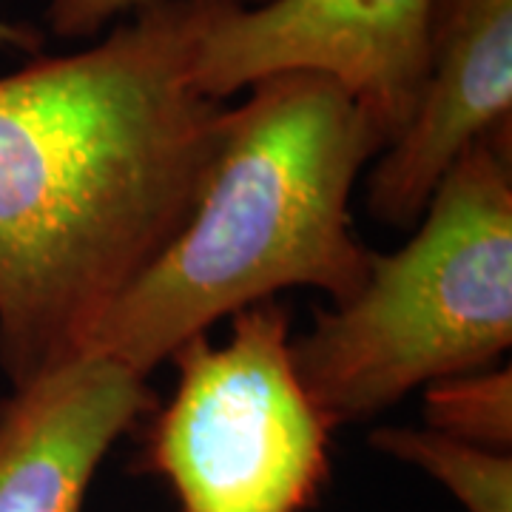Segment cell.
Returning a JSON list of instances; mask_svg holds the SVG:
<instances>
[{
    "mask_svg": "<svg viewBox=\"0 0 512 512\" xmlns=\"http://www.w3.org/2000/svg\"><path fill=\"white\" fill-rule=\"evenodd\" d=\"M291 316L268 299L231 316V339L191 336L148 433V464L180 512H305L328 478V419L293 367Z\"/></svg>",
    "mask_w": 512,
    "mask_h": 512,
    "instance_id": "cell-4",
    "label": "cell"
},
{
    "mask_svg": "<svg viewBox=\"0 0 512 512\" xmlns=\"http://www.w3.org/2000/svg\"><path fill=\"white\" fill-rule=\"evenodd\" d=\"M148 376L77 353L0 402V512H83L114 441L151 410Z\"/></svg>",
    "mask_w": 512,
    "mask_h": 512,
    "instance_id": "cell-7",
    "label": "cell"
},
{
    "mask_svg": "<svg viewBox=\"0 0 512 512\" xmlns=\"http://www.w3.org/2000/svg\"><path fill=\"white\" fill-rule=\"evenodd\" d=\"M424 427L512 453V367H481L424 387Z\"/></svg>",
    "mask_w": 512,
    "mask_h": 512,
    "instance_id": "cell-9",
    "label": "cell"
},
{
    "mask_svg": "<svg viewBox=\"0 0 512 512\" xmlns=\"http://www.w3.org/2000/svg\"><path fill=\"white\" fill-rule=\"evenodd\" d=\"M157 0H52L49 3V26L57 37H92L111 20L128 18ZM245 3V0H242Z\"/></svg>",
    "mask_w": 512,
    "mask_h": 512,
    "instance_id": "cell-10",
    "label": "cell"
},
{
    "mask_svg": "<svg viewBox=\"0 0 512 512\" xmlns=\"http://www.w3.org/2000/svg\"><path fill=\"white\" fill-rule=\"evenodd\" d=\"M512 345V126L478 137L427 202L416 234L370 259L365 285L291 339L330 427L407 393L493 367Z\"/></svg>",
    "mask_w": 512,
    "mask_h": 512,
    "instance_id": "cell-3",
    "label": "cell"
},
{
    "mask_svg": "<svg viewBox=\"0 0 512 512\" xmlns=\"http://www.w3.org/2000/svg\"><path fill=\"white\" fill-rule=\"evenodd\" d=\"M436 0H205L194 80L211 100L265 77H330L390 143L416 109Z\"/></svg>",
    "mask_w": 512,
    "mask_h": 512,
    "instance_id": "cell-5",
    "label": "cell"
},
{
    "mask_svg": "<svg viewBox=\"0 0 512 512\" xmlns=\"http://www.w3.org/2000/svg\"><path fill=\"white\" fill-rule=\"evenodd\" d=\"M43 37L32 26H20L12 20L0 18V49H15V52H40Z\"/></svg>",
    "mask_w": 512,
    "mask_h": 512,
    "instance_id": "cell-11",
    "label": "cell"
},
{
    "mask_svg": "<svg viewBox=\"0 0 512 512\" xmlns=\"http://www.w3.org/2000/svg\"><path fill=\"white\" fill-rule=\"evenodd\" d=\"M501 126H512V0H436L419 100L370 171V214L413 228L450 165Z\"/></svg>",
    "mask_w": 512,
    "mask_h": 512,
    "instance_id": "cell-6",
    "label": "cell"
},
{
    "mask_svg": "<svg viewBox=\"0 0 512 512\" xmlns=\"http://www.w3.org/2000/svg\"><path fill=\"white\" fill-rule=\"evenodd\" d=\"M248 89L222 114L188 220L83 353L148 376L191 336L274 293L316 288L342 305L365 285L373 251L353 234L350 194L387 146L382 128L322 74H274Z\"/></svg>",
    "mask_w": 512,
    "mask_h": 512,
    "instance_id": "cell-2",
    "label": "cell"
},
{
    "mask_svg": "<svg viewBox=\"0 0 512 512\" xmlns=\"http://www.w3.org/2000/svg\"><path fill=\"white\" fill-rule=\"evenodd\" d=\"M205 0H157L74 55L0 77V367L83 353L188 220L225 106L200 92Z\"/></svg>",
    "mask_w": 512,
    "mask_h": 512,
    "instance_id": "cell-1",
    "label": "cell"
},
{
    "mask_svg": "<svg viewBox=\"0 0 512 512\" xmlns=\"http://www.w3.org/2000/svg\"><path fill=\"white\" fill-rule=\"evenodd\" d=\"M370 444L436 478L464 512H512V453L453 439L430 427H379Z\"/></svg>",
    "mask_w": 512,
    "mask_h": 512,
    "instance_id": "cell-8",
    "label": "cell"
}]
</instances>
